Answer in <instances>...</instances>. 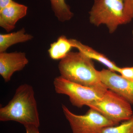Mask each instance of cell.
I'll return each instance as SVG.
<instances>
[{"label": "cell", "instance_id": "cell-4", "mask_svg": "<svg viewBox=\"0 0 133 133\" xmlns=\"http://www.w3.org/2000/svg\"><path fill=\"white\" fill-rule=\"evenodd\" d=\"M124 9L123 0H94L89 12L90 22L97 27L106 25L109 33H114L125 24Z\"/></svg>", "mask_w": 133, "mask_h": 133}, {"label": "cell", "instance_id": "cell-19", "mask_svg": "<svg viewBox=\"0 0 133 133\" xmlns=\"http://www.w3.org/2000/svg\"><path fill=\"white\" fill-rule=\"evenodd\" d=\"M132 36H133V30L132 31Z\"/></svg>", "mask_w": 133, "mask_h": 133}, {"label": "cell", "instance_id": "cell-1", "mask_svg": "<svg viewBox=\"0 0 133 133\" xmlns=\"http://www.w3.org/2000/svg\"><path fill=\"white\" fill-rule=\"evenodd\" d=\"M0 121H14L24 126L40 125L37 103L33 87L24 84L18 87L12 99L0 108Z\"/></svg>", "mask_w": 133, "mask_h": 133}, {"label": "cell", "instance_id": "cell-10", "mask_svg": "<svg viewBox=\"0 0 133 133\" xmlns=\"http://www.w3.org/2000/svg\"><path fill=\"white\" fill-rule=\"evenodd\" d=\"M72 47L92 59H94L104 65L112 71L118 72L120 67L111 61L105 55L98 52L88 45H85L76 39H70Z\"/></svg>", "mask_w": 133, "mask_h": 133}, {"label": "cell", "instance_id": "cell-5", "mask_svg": "<svg viewBox=\"0 0 133 133\" xmlns=\"http://www.w3.org/2000/svg\"><path fill=\"white\" fill-rule=\"evenodd\" d=\"M131 105L120 95L108 89L100 99L91 103L88 107L118 125L132 115Z\"/></svg>", "mask_w": 133, "mask_h": 133}, {"label": "cell", "instance_id": "cell-14", "mask_svg": "<svg viewBox=\"0 0 133 133\" xmlns=\"http://www.w3.org/2000/svg\"><path fill=\"white\" fill-rule=\"evenodd\" d=\"M101 133H133V114L121 124L105 128Z\"/></svg>", "mask_w": 133, "mask_h": 133}, {"label": "cell", "instance_id": "cell-8", "mask_svg": "<svg viewBox=\"0 0 133 133\" xmlns=\"http://www.w3.org/2000/svg\"><path fill=\"white\" fill-rule=\"evenodd\" d=\"M29 62L24 52H0V75L9 82L14 73L23 70Z\"/></svg>", "mask_w": 133, "mask_h": 133}, {"label": "cell", "instance_id": "cell-16", "mask_svg": "<svg viewBox=\"0 0 133 133\" xmlns=\"http://www.w3.org/2000/svg\"><path fill=\"white\" fill-rule=\"evenodd\" d=\"M118 72L124 78L133 82V67H120Z\"/></svg>", "mask_w": 133, "mask_h": 133}, {"label": "cell", "instance_id": "cell-13", "mask_svg": "<svg viewBox=\"0 0 133 133\" xmlns=\"http://www.w3.org/2000/svg\"><path fill=\"white\" fill-rule=\"evenodd\" d=\"M55 16L62 22L70 21L74 16L70 7L65 2V0H49Z\"/></svg>", "mask_w": 133, "mask_h": 133}, {"label": "cell", "instance_id": "cell-9", "mask_svg": "<svg viewBox=\"0 0 133 133\" xmlns=\"http://www.w3.org/2000/svg\"><path fill=\"white\" fill-rule=\"evenodd\" d=\"M28 8L15 2L0 10V26L7 32L15 28L18 21L26 15Z\"/></svg>", "mask_w": 133, "mask_h": 133}, {"label": "cell", "instance_id": "cell-18", "mask_svg": "<svg viewBox=\"0 0 133 133\" xmlns=\"http://www.w3.org/2000/svg\"><path fill=\"white\" fill-rule=\"evenodd\" d=\"M26 133H40L38 127L34 126H27L25 127Z\"/></svg>", "mask_w": 133, "mask_h": 133}, {"label": "cell", "instance_id": "cell-6", "mask_svg": "<svg viewBox=\"0 0 133 133\" xmlns=\"http://www.w3.org/2000/svg\"><path fill=\"white\" fill-rule=\"evenodd\" d=\"M62 107L72 133H101L107 127L118 125L92 108H90L85 114L77 115L65 105H62Z\"/></svg>", "mask_w": 133, "mask_h": 133}, {"label": "cell", "instance_id": "cell-2", "mask_svg": "<svg viewBox=\"0 0 133 133\" xmlns=\"http://www.w3.org/2000/svg\"><path fill=\"white\" fill-rule=\"evenodd\" d=\"M60 76L81 85L94 87L102 83L92 59L79 52H70L58 65Z\"/></svg>", "mask_w": 133, "mask_h": 133}, {"label": "cell", "instance_id": "cell-3", "mask_svg": "<svg viewBox=\"0 0 133 133\" xmlns=\"http://www.w3.org/2000/svg\"><path fill=\"white\" fill-rule=\"evenodd\" d=\"M57 93L67 95L74 106L82 108L100 99L108 89L103 84L94 87H87L73 83L61 76L53 81Z\"/></svg>", "mask_w": 133, "mask_h": 133}, {"label": "cell", "instance_id": "cell-7", "mask_svg": "<svg viewBox=\"0 0 133 133\" xmlns=\"http://www.w3.org/2000/svg\"><path fill=\"white\" fill-rule=\"evenodd\" d=\"M101 82L108 90L120 95L133 104V82L109 69L98 71Z\"/></svg>", "mask_w": 133, "mask_h": 133}, {"label": "cell", "instance_id": "cell-12", "mask_svg": "<svg viewBox=\"0 0 133 133\" xmlns=\"http://www.w3.org/2000/svg\"><path fill=\"white\" fill-rule=\"evenodd\" d=\"M73 48L70 39L62 35L56 42L51 44L48 50L50 57L53 60H61L65 57Z\"/></svg>", "mask_w": 133, "mask_h": 133}, {"label": "cell", "instance_id": "cell-17", "mask_svg": "<svg viewBox=\"0 0 133 133\" xmlns=\"http://www.w3.org/2000/svg\"><path fill=\"white\" fill-rule=\"evenodd\" d=\"M15 2L13 0H0V10Z\"/></svg>", "mask_w": 133, "mask_h": 133}, {"label": "cell", "instance_id": "cell-15", "mask_svg": "<svg viewBox=\"0 0 133 133\" xmlns=\"http://www.w3.org/2000/svg\"><path fill=\"white\" fill-rule=\"evenodd\" d=\"M125 24L129 23L133 19V0H123Z\"/></svg>", "mask_w": 133, "mask_h": 133}, {"label": "cell", "instance_id": "cell-11", "mask_svg": "<svg viewBox=\"0 0 133 133\" xmlns=\"http://www.w3.org/2000/svg\"><path fill=\"white\" fill-rule=\"evenodd\" d=\"M33 36L26 33L23 28L18 31L7 34H0V52H6L12 45L19 43H24L31 41Z\"/></svg>", "mask_w": 133, "mask_h": 133}]
</instances>
